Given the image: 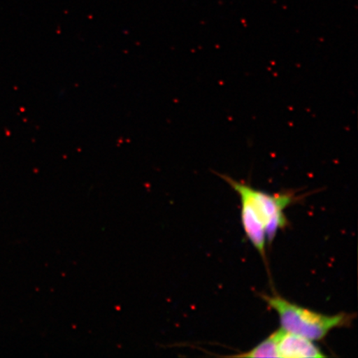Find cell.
<instances>
[{"mask_svg":"<svg viewBox=\"0 0 358 358\" xmlns=\"http://www.w3.org/2000/svg\"><path fill=\"white\" fill-rule=\"evenodd\" d=\"M268 306L278 313L281 329L301 337L320 341L333 329L351 324L352 316L348 313L325 315L290 303L280 295H263Z\"/></svg>","mask_w":358,"mask_h":358,"instance_id":"1","label":"cell"},{"mask_svg":"<svg viewBox=\"0 0 358 358\" xmlns=\"http://www.w3.org/2000/svg\"><path fill=\"white\" fill-rule=\"evenodd\" d=\"M248 194L266 228V239L272 243L277 232L286 226L284 210L294 199L291 192L268 194L248 185Z\"/></svg>","mask_w":358,"mask_h":358,"instance_id":"2","label":"cell"},{"mask_svg":"<svg viewBox=\"0 0 358 358\" xmlns=\"http://www.w3.org/2000/svg\"><path fill=\"white\" fill-rule=\"evenodd\" d=\"M219 176L239 195L241 203V222H243L245 234L254 248L263 257H265L267 240L266 228L256 206L248 194V183L236 181L235 179L222 174H219Z\"/></svg>","mask_w":358,"mask_h":358,"instance_id":"3","label":"cell"},{"mask_svg":"<svg viewBox=\"0 0 358 358\" xmlns=\"http://www.w3.org/2000/svg\"><path fill=\"white\" fill-rule=\"evenodd\" d=\"M274 337L278 357L283 358H320L325 355L311 340L283 329L275 331Z\"/></svg>","mask_w":358,"mask_h":358,"instance_id":"4","label":"cell"},{"mask_svg":"<svg viewBox=\"0 0 358 358\" xmlns=\"http://www.w3.org/2000/svg\"><path fill=\"white\" fill-rule=\"evenodd\" d=\"M234 357H278V353L276 350V344L274 334H271L270 337L259 343L257 346L255 347L246 352L241 355L232 356Z\"/></svg>","mask_w":358,"mask_h":358,"instance_id":"5","label":"cell"}]
</instances>
